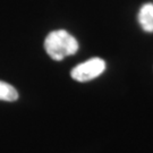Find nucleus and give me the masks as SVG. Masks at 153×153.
Listing matches in <instances>:
<instances>
[{
  "instance_id": "nucleus-3",
  "label": "nucleus",
  "mask_w": 153,
  "mask_h": 153,
  "mask_svg": "<svg viewBox=\"0 0 153 153\" xmlns=\"http://www.w3.org/2000/svg\"><path fill=\"white\" fill-rule=\"evenodd\" d=\"M138 22L145 32H153V4H144L138 13Z\"/></svg>"
},
{
  "instance_id": "nucleus-2",
  "label": "nucleus",
  "mask_w": 153,
  "mask_h": 153,
  "mask_svg": "<svg viewBox=\"0 0 153 153\" xmlns=\"http://www.w3.org/2000/svg\"><path fill=\"white\" fill-rule=\"evenodd\" d=\"M105 71V62L101 58H91L74 67L71 71L73 79L77 82H88L100 76Z\"/></svg>"
},
{
  "instance_id": "nucleus-1",
  "label": "nucleus",
  "mask_w": 153,
  "mask_h": 153,
  "mask_svg": "<svg viewBox=\"0 0 153 153\" xmlns=\"http://www.w3.org/2000/svg\"><path fill=\"white\" fill-rule=\"evenodd\" d=\"M44 49L53 60H62L67 56L76 53L78 42L65 30H57L48 34L44 40Z\"/></svg>"
},
{
  "instance_id": "nucleus-4",
  "label": "nucleus",
  "mask_w": 153,
  "mask_h": 153,
  "mask_svg": "<svg viewBox=\"0 0 153 153\" xmlns=\"http://www.w3.org/2000/svg\"><path fill=\"white\" fill-rule=\"evenodd\" d=\"M18 93L13 85L0 81V100L2 101H16Z\"/></svg>"
}]
</instances>
